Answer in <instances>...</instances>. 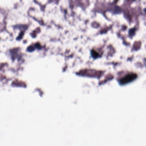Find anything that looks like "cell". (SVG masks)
<instances>
[{
    "label": "cell",
    "mask_w": 146,
    "mask_h": 146,
    "mask_svg": "<svg viewBox=\"0 0 146 146\" xmlns=\"http://www.w3.org/2000/svg\"><path fill=\"white\" fill-rule=\"evenodd\" d=\"M92 55H93V56H94V57H96L98 56V54L96 52H95V51H94V50L92 51Z\"/></svg>",
    "instance_id": "2"
},
{
    "label": "cell",
    "mask_w": 146,
    "mask_h": 146,
    "mask_svg": "<svg viewBox=\"0 0 146 146\" xmlns=\"http://www.w3.org/2000/svg\"><path fill=\"white\" fill-rule=\"evenodd\" d=\"M125 78H123L121 80V83L124 84L129 82V81L134 79L135 78V75H129L126 76Z\"/></svg>",
    "instance_id": "1"
}]
</instances>
